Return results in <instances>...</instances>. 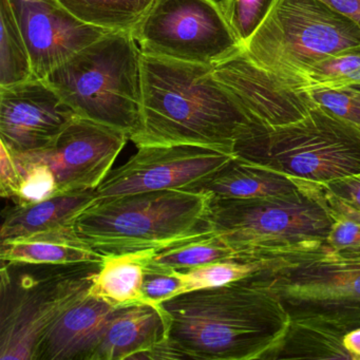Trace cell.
I'll return each instance as SVG.
<instances>
[{
  "label": "cell",
  "mask_w": 360,
  "mask_h": 360,
  "mask_svg": "<svg viewBox=\"0 0 360 360\" xmlns=\"http://www.w3.org/2000/svg\"><path fill=\"white\" fill-rule=\"evenodd\" d=\"M162 307L168 339L191 359H264L290 324L278 297L250 275L178 295Z\"/></svg>",
  "instance_id": "obj_1"
},
{
  "label": "cell",
  "mask_w": 360,
  "mask_h": 360,
  "mask_svg": "<svg viewBox=\"0 0 360 360\" xmlns=\"http://www.w3.org/2000/svg\"><path fill=\"white\" fill-rule=\"evenodd\" d=\"M142 127L130 141L142 146L198 145L233 155L250 123L214 67L142 53Z\"/></svg>",
  "instance_id": "obj_2"
},
{
  "label": "cell",
  "mask_w": 360,
  "mask_h": 360,
  "mask_svg": "<svg viewBox=\"0 0 360 360\" xmlns=\"http://www.w3.org/2000/svg\"><path fill=\"white\" fill-rule=\"evenodd\" d=\"M334 222L323 184L307 181L283 195L210 201L212 231L235 250L238 262L317 250L326 244Z\"/></svg>",
  "instance_id": "obj_3"
},
{
  "label": "cell",
  "mask_w": 360,
  "mask_h": 360,
  "mask_svg": "<svg viewBox=\"0 0 360 360\" xmlns=\"http://www.w3.org/2000/svg\"><path fill=\"white\" fill-rule=\"evenodd\" d=\"M212 195L188 189L98 199L75 221L79 237L103 256L159 252L214 235Z\"/></svg>",
  "instance_id": "obj_4"
},
{
  "label": "cell",
  "mask_w": 360,
  "mask_h": 360,
  "mask_svg": "<svg viewBox=\"0 0 360 360\" xmlns=\"http://www.w3.org/2000/svg\"><path fill=\"white\" fill-rule=\"evenodd\" d=\"M77 117L125 132L142 127V51L132 31H111L45 77Z\"/></svg>",
  "instance_id": "obj_5"
},
{
  "label": "cell",
  "mask_w": 360,
  "mask_h": 360,
  "mask_svg": "<svg viewBox=\"0 0 360 360\" xmlns=\"http://www.w3.org/2000/svg\"><path fill=\"white\" fill-rule=\"evenodd\" d=\"M233 155L298 180L326 184L360 174V129L317 106L288 125L250 122L236 138Z\"/></svg>",
  "instance_id": "obj_6"
},
{
  "label": "cell",
  "mask_w": 360,
  "mask_h": 360,
  "mask_svg": "<svg viewBox=\"0 0 360 360\" xmlns=\"http://www.w3.org/2000/svg\"><path fill=\"white\" fill-rule=\"evenodd\" d=\"M250 277L278 297L290 321L341 337L360 328V257L324 244L265 261Z\"/></svg>",
  "instance_id": "obj_7"
},
{
  "label": "cell",
  "mask_w": 360,
  "mask_h": 360,
  "mask_svg": "<svg viewBox=\"0 0 360 360\" xmlns=\"http://www.w3.org/2000/svg\"><path fill=\"white\" fill-rule=\"evenodd\" d=\"M1 262L0 359L35 360L52 326L89 292L102 262Z\"/></svg>",
  "instance_id": "obj_8"
},
{
  "label": "cell",
  "mask_w": 360,
  "mask_h": 360,
  "mask_svg": "<svg viewBox=\"0 0 360 360\" xmlns=\"http://www.w3.org/2000/svg\"><path fill=\"white\" fill-rule=\"evenodd\" d=\"M242 48L255 64L297 88L314 65L360 49V28L321 0H278Z\"/></svg>",
  "instance_id": "obj_9"
},
{
  "label": "cell",
  "mask_w": 360,
  "mask_h": 360,
  "mask_svg": "<svg viewBox=\"0 0 360 360\" xmlns=\"http://www.w3.org/2000/svg\"><path fill=\"white\" fill-rule=\"evenodd\" d=\"M132 34L145 56L206 66L241 48L217 0H155Z\"/></svg>",
  "instance_id": "obj_10"
},
{
  "label": "cell",
  "mask_w": 360,
  "mask_h": 360,
  "mask_svg": "<svg viewBox=\"0 0 360 360\" xmlns=\"http://www.w3.org/2000/svg\"><path fill=\"white\" fill-rule=\"evenodd\" d=\"M138 148L129 161L111 170L101 183L96 189L98 199L169 189L191 191L233 158L198 145Z\"/></svg>",
  "instance_id": "obj_11"
},
{
  "label": "cell",
  "mask_w": 360,
  "mask_h": 360,
  "mask_svg": "<svg viewBox=\"0 0 360 360\" xmlns=\"http://www.w3.org/2000/svg\"><path fill=\"white\" fill-rule=\"evenodd\" d=\"M128 140L121 130L77 117L45 150L14 155L20 163L48 164L56 174L58 195L82 193L100 186Z\"/></svg>",
  "instance_id": "obj_12"
},
{
  "label": "cell",
  "mask_w": 360,
  "mask_h": 360,
  "mask_svg": "<svg viewBox=\"0 0 360 360\" xmlns=\"http://www.w3.org/2000/svg\"><path fill=\"white\" fill-rule=\"evenodd\" d=\"M77 117L45 79L0 87V143L13 155L45 150Z\"/></svg>",
  "instance_id": "obj_13"
},
{
  "label": "cell",
  "mask_w": 360,
  "mask_h": 360,
  "mask_svg": "<svg viewBox=\"0 0 360 360\" xmlns=\"http://www.w3.org/2000/svg\"><path fill=\"white\" fill-rule=\"evenodd\" d=\"M214 73L252 123L269 127L288 125L304 119L318 106L309 91L255 64L242 46L214 66Z\"/></svg>",
  "instance_id": "obj_14"
},
{
  "label": "cell",
  "mask_w": 360,
  "mask_h": 360,
  "mask_svg": "<svg viewBox=\"0 0 360 360\" xmlns=\"http://www.w3.org/2000/svg\"><path fill=\"white\" fill-rule=\"evenodd\" d=\"M10 1L37 79H45L84 48L111 32L84 22L58 0Z\"/></svg>",
  "instance_id": "obj_15"
},
{
  "label": "cell",
  "mask_w": 360,
  "mask_h": 360,
  "mask_svg": "<svg viewBox=\"0 0 360 360\" xmlns=\"http://www.w3.org/2000/svg\"><path fill=\"white\" fill-rule=\"evenodd\" d=\"M115 309L88 292L52 326L35 360H92Z\"/></svg>",
  "instance_id": "obj_16"
},
{
  "label": "cell",
  "mask_w": 360,
  "mask_h": 360,
  "mask_svg": "<svg viewBox=\"0 0 360 360\" xmlns=\"http://www.w3.org/2000/svg\"><path fill=\"white\" fill-rule=\"evenodd\" d=\"M167 337V316L162 304L115 307L92 360L134 359Z\"/></svg>",
  "instance_id": "obj_17"
},
{
  "label": "cell",
  "mask_w": 360,
  "mask_h": 360,
  "mask_svg": "<svg viewBox=\"0 0 360 360\" xmlns=\"http://www.w3.org/2000/svg\"><path fill=\"white\" fill-rule=\"evenodd\" d=\"M104 258L79 237L75 224L4 241L0 246L1 261L13 262L73 264L102 262Z\"/></svg>",
  "instance_id": "obj_18"
},
{
  "label": "cell",
  "mask_w": 360,
  "mask_h": 360,
  "mask_svg": "<svg viewBox=\"0 0 360 360\" xmlns=\"http://www.w3.org/2000/svg\"><path fill=\"white\" fill-rule=\"evenodd\" d=\"M98 200L96 191L63 193L31 205H16L4 212L0 241L75 224V219Z\"/></svg>",
  "instance_id": "obj_19"
},
{
  "label": "cell",
  "mask_w": 360,
  "mask_h": 360,
  "mask_svg": "<svg viewBox=\"0 0 360 360\" xmlns=\"http://www.w3.org/2000/svg\"><path fill=\"white\" fill-rule=\"evenodd\" d=\"M302 183V180L233 157L191 191L207 193L212 198L250 199L292 193Z\"/></svg>",
  "instance_id": "obj_20"
},
{
  "label": "cell",
  "mask_w": 360,
  "mask_h": 360,
  "mask_svg": "<svg viewBox=\"0 0 360 360\" xmlns=\"http://www.w3.org/2000/svg\"><path fill=\"white\" fill-rule=\"evenodd\" d=\"M157 252L109 255L89 288V294L115 307L148 303L143 294L145 266Z\"/></svg>",
  "instance_id": "obj_21"
},
{
  "label": "cell",
  "mask_w": 360,
  "mask_h": 360,
  "mask_svg": "<svg viewBox=\"0 0 360 360\" xmlns=\"http://www.w3.org/2000/svg\"><path fill=\"white\" fill-rule=\"evenodd\" d=\"M264 359H357L345 347L343 337L328 330L290 321L279 345Z\"/></svg>",
  "instance_id": "obj_22"
},
{
  "label": "cell",
  "mask_w": 360,
  "mask_h": 360,
  "mask_svg": "<svg viewBox=\"0 0 360 360\" xmlns=\"http://www.w3.org/2000/svg\"><path fill=\"white\" fill-rule=\"evenodd\" d=\"M84 22L110 31H132L155 0H58Z\"/></svg>",
  "instance_id": "obj_23"
},
{
  "label": "cell",
  "mask_w": 360,
  "mask_h": 360,
  "mask_svg": "<svg viewBox=\"0 0 360 360\" xmlns=\"http://www.w3.org/2000/svg\"><path fill=\"white\" fill-rule=\"evenodd\" d=\"M37 79L10 0H0V87Z\"/></svg>",
  "instance_id": "obj_24"
},
{
  "label": "cell",
  "mask_w": 360,
  "mask_h": 360,
  "mask_svg": "<svg viewBox=\"0 0 360 360\" xmlns=\"http://www.w3.org/2000/svg\"><path fill=\"white\" fill-rule=\"evenodd\" d=\"M219 261H237L235 250L217 235L166 248L153 255L150 262L164 267L187 271Z\"/></svg>",
  "instance_id": "obj_25"
},
{
  "label": "cell",
  "mask_w": 360,
  "mask_h": 360,
  "mask_svg": "<svg viewBox=\"0 0 360 360\" xmlns=\"http://www.w3.org/2000/svg\"><path fill=\"white\" fill-rule=\"evenodd\" d=\"M300 90L360 88V49L328 56L314 65L297 83Z\"/></svg>",
  "instance_id": "obj_26"
},
{
  "label": "cell",
  "mask_w": 360,
  "mask_h": 360,
  "mask_svg": "<svg viewBox=\"0 0 360 360\" xmlns=\"http://www.w3.org/2000/svg\"><path fill=\"white\" fill-rule=\"evenodd\" d=\"M261 263H243L238 261H219L195 269L181 271L183 278V292L205 290L225 285L243 279L260 269Z\"/></svg>",
  "instance_id": "obj_27"
},
{
  "label": "cell",
  "mask_w": 360,
  "mask_h": 360,
  "mask_svg": "<svg viewBox=\"0 0 360 360\" xmlns=\"http://www.w3.org/2000/svg\"><path fill=\"white\" fill-rule=\"evenodd\" d=\"M278 0H221L225 18L243 46L263 24Z\"/></svg>",
  "instance_id": "obj_28"
},
{
  "label": "cell",
  "mask_w": 360,
  "mask_h": 360,
  "mask_svg": "<svg viewBox=\"0 0 360 360\" xmlns=\"http://www.w3.org/2000/svg\"><path fill=\"white\" fill-rule=\"evenodd\" d=\"M18 163L22 172V179L18 193L12 199L14 204L31 205L58 195L56 174L48 164L43 162L20 163L18 161Z\"/></svg>",
  "instance_id": "obj_29"
},
{
  "label": "cell",
  "mask_w": 360,
  "mask_h": 360,
  "mask_svg": "<svg viewBox=\"0 0 360 360\" xmlns=\"http://www.w3.org/2000/svg\"><path fill=\"white\" fill-rule=\"evenodd\" d=\"M183 286L181 271L155 264L150 260L145 266L143 294L149 304L160 307L165 301L182 294Z\"/></svg>",
  "instance_id": "obj_30"
},
{
  "label": "cell",
  "mask_w": 360,
  "mask_h": 360,
  "mask_svg": "<svg viewBox=\"0 0 360 360\" xmlns=\"http://www.w3.org/2000/svg\"><path fill=\"white\" fill-rule=\"evenodd\" d=\"M318 106L360 129V96L357 88L307 90Z\"/></svg>",
  "instance_id": "obj_31"
},
{
  "label": "cell",
  "mask_w": 360,
  "mask_h": 360,
  "mask_svg": "<svg viewBox=\"0 0 360 360\" xmlns=\"http://www.w3.org/2000/svg\"><path fill=\"white\" fill-rule=\"evenodd\" d=\"M333 252L345 257H360V224L335 214V222L326 241Z\"/></svg>",
  "instance_id": "obj_32"
},
{
  "label": "cell",
  "mask_w": 360,
  "mask_h": 360,
  "mask_svg": "<svg viewBox=\"0 0 360 360\" xmlns=\"http://www.w3.org/2000/svg\"><path fill=\"white\" fill-rule=\"evenodd\" d=\"M0 153V195L7 199H13L22 183V172L15 155L3 143Z\"/></svg>",
  "instance_id": "obj_33"
},
{
  "label": "cell",
  "mask_w": 360,
  "mask_h": 360,
  "mask_svg": "<svg viewBox=\"0 0 360 360\" xmlns=\"http://www.w3.org/2000/svg\"><path fill=\"white\" fill-rule=\"evenodd\" d=\"M328 193L360 210V174L323 184Z\"/></svg>",
  "instance_id": "obj_34"
},
{
  "label": "cell",
  "mask_w": 360,
  "mask_h": 360,
  "mask_svg": "<svg viewBox=\"0 0 360 360\" xmlns=\"http://www.w3.org/2000/svg\"><path fill=\"white\" fill-rule=\"evenodd\" d=\"M134 359H185L184 355L174 347V343L166 337L163 340L155 343L146 351L134 356Z\"/></svg>",
  "instance_id": "obj_35"
},
{
  "label": "cell",
  "mask_w": 360,
  "mask_h": 360,
  "mask_svg": "<svg viewBox=\"0 0 360 360\" xmlns=\"http://www.w3.org/2000/svg\"><path fill=\"white\" fill-rule=\"evenodd\" d=\"M322 3L355 22L360 28V0H321Z\"/></svg>",
  "instance_id": "obj_36"
},
{
  "label": "cell",
  "mask_w": 360,
  "mask_h": 360,
  "mask_svg": "<svg viewBox=\"0 0 360 360\" xmlns=\"http://www.w3.org/2000/svg\"><path fill=\"white\" fill-rule=\"evenodd\" d=\"M324 186V185H323ZM326 188V187H324ZM326 195H328V202H330V208L333 212L339 216L347 217V218L352 219L355 222L360 224V210H356L353 206L349 205L345 203L342 200L339 198L335 197L332 193H328V189L326 188Z\"/></svg>",
  "instance_id": "obj_37"
},
{
  "label": "cell",
  "mask_w": 360,
  "mask_h": 360,
  "mask_svg": "<svg viewBox=\"0 0 360 360\" xmlns=\"http://www.w3.org/2000/svg\"><path fill=\"white\" fill-rule=\"evenodd\" d=\"M343 342L345 347L355 356L357 359H360V328L352 330L347 333L343 337Z\"/></svg>",
  "instance_id": "obj_38"
},
{
  "label": "cell",
  "mask_w": 360,
  "mask_h": 360,
  "mask_svg": "<svg viewBox=\"0 0 360 360\" xmlns=\"http://www.w3.org/2000/svg\"><path fill=\"white\" fill-rule=\"evenodd\" d=\"M358 94H359L360 96V88H357Z\"/></svg>",
  "instance_id": "obj_39"
},
{
  "label": "cell",
  "mask_w": 360,
  "mask_h": 360,
  "mask_svg": "<svg viewBox=\"0 0 360 360\" xmlns=\"http://www.w3.org/2000/svg\"><path fill=\"white\" fill-rule=\"evenodd\" d=\"M24 1H29V0H24Z\"/></svg>",
  "instance_id": "obj_40"
}]
</instances>
